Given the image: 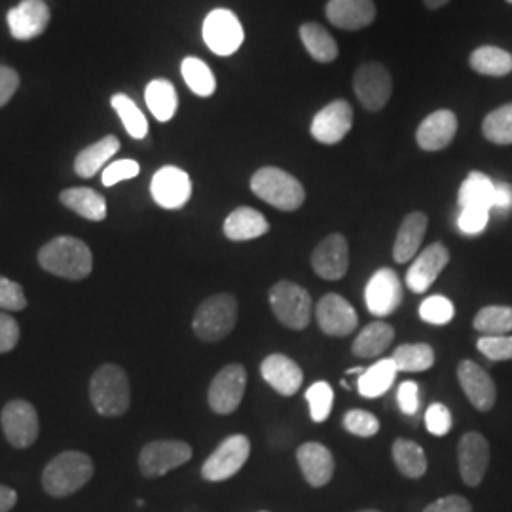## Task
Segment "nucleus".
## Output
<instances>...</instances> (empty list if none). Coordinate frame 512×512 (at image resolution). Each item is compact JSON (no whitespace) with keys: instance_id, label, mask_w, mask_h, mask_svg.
I'll list each match as a JSON object with an SVG mask.
<instances>
[{"instance_id":"nucleus-39","label":"nucleus","mask_w":512,"mask_h":512,"mask_svg":"<svg viewBox=\"0 0 512 512\" xmlns=\"http://www.w3.org/2000/svg\"><path fill=\"white\" fill-rule=\"evenodd\" d=\"M112 109L120 116L124 128L133 139H145L148 133V122L143 110L135 105V101L126 93H116L110 99Z\"/></svg>"},{"instance_id":"nucleus-24","label":"nucleus","mask_w":512,"mask_h":512,"mask_svg":"<svg viewBox=\"0 0 512 512\" xmlns=\"http://www.w3.org/2000/svg\"><path fill=\"white\" fill-rule=\"evenodd\" d=\"M296 459L306 482L313 488L327 486L334 475V458L321 442H306L298 448Z\"/></svg>"},{"instance_id":"nucleus-25","label":"nucleus","mask_w":512,"mask_h":512,"mask_svg":"<svg viewBox=\"0 0 512 512\" xmlns=\"http://www.w3.org/2000/svg\"><path fill=\"white\" fill-rule=\"evenodd\" d=\"M327 18L344 31H361L376 19L374 0H329Z\"/></svg>"},{"instance_id":"nucleus-5","label":"nucleus","mask_w":512,"mask_h":512,"mask_svg":"<svg viewBox=\"0 0 512 512\" xmlns=\"http://www.w3.org/2000/svg\"><path fill=\"white\" fill-rule=\"evenodd\" d=\"M238 321V302L232 294H215L202 302L196 311L192 329L203 342H219L226 338Z\"/></svg>"},{"instance_id":"nucleus-15","label":"nucleus","mask_w":512,"mask_h":512,"mask_svg":"<svg viewBox=\"0 0 512 512\" xmlns=\"http://www.w3.org/2000/svg\"><path fill=\"white\" fill-rule=\"evenodd\" d=\"M353 128V109L348 101H332L325 109L319 110L311 122V135L317 143L336 145L344 141Z\"/></svg>"},{"instance_id":"nucleus-4","label":"nucleus","mask_w":512,"mask_h":512,"mask_svg":"<svg viewBox=\"0 0 512 512\" xmlns=\"http://www.w3.org/2000/svg\"><path fill=\"white\" fill-rule=\"evenodd\" d=\"M90 397L95 410L101 416H124L131 401L128 374L116 365H103L97 368L90 382Z\"/></svg>"},{"instance_id":"nucleus-41","label":"nucleus","mask_w":512,"mask_h":512,"mask_svg":"<svg viewBox=\"0 0 512 512\" xmlns=\"http://www.w3.org/2000/svg\"><path fill=\"white\" fill-rule=\"evenodd\" d=\"M482 133L494 145H512V103L492 110L482 122Z\"/></svg>"},{"instance_id":"nucleus-36","label":"nucleus","mask_w":512,"mask_h":512,"mask_svg":"<svg viewBox=\"0 0 512 512\" xmlns=\"http://www.w3.org/2000/svg\"><path fill=\"white\" fill-rule=\"evenodd\" d=\"M393 461L406 478H421L429 467L423 448L412 440L397 439L393 442Z\"/></svg>"},{"instance_id":"nucleus-32","label":"nucleus","mask_w":512,"mask_h":512,"mask_svg":"<svg viewBox=\"0 0 512 512\" xmlns=\"http://www.w3.org/2000/svg\"><path fill=\"white\" fill-rule=\"evenodd\" d=\"M397 366L393 363V359H382L372 366H368L365 372L359 376V384L357 389L365 399H376L382 397L384 393L389 391V387L397 378Z\"/></svg>"},{"instance_id":"nucleus-18","label":"nucleus","mask_w":512,"mask_h":512,"mask_svg":"<svg viewBox=\"0 0 512 512\" xmlns=\"http://www.w3.org/2000/svg\"><path fill=\"white\" fill-rule=\"evenodd\" d=\"M311 266L315 274L327 281L342 279L348 274L349 268V247L346 238L342 234H330L329 238L323 239L311 255Z\"/></svg>"},{"instance_id":"nucleus-22","label":"nucleus","mask_w":512,"mask_h":512,"mask_svg":"<svg viewBox=\"0 0 512 512\" xmlns=\"http://www.w3.org/2000/svg\"><path fill=\"white\" fill-rule=\"evenodd\" d=\"M260 374L264 382L283 397H293L294 393L300 391L304 382L302 368L291 357L281 353L266 357L260 365Z\"/></svg>"},{"instance_id":"nucleus-55","label":"nucleus","mask_w":512,"mask_h":512,"mask_svg":"<svg viewBox=\"0 0 512 512\" xmlns=\"http://www.w3.org/2000/svg\"><path fill=\"white\" fill-rule=\"evenodd\" d=\"M16 503H18L16 490L0 484V512L12 511L16 507Z\"/></svg>"},{"instance_id":"nucleus-44","label":"nucleus","mask_w":512,"mask_h":512,"mask_svg":"<svg viewBox=\"0 0 512 512\" xmlns=\"http://www.w3.org/2000/svg\"><path fill=\"white\" fill-rule=\"evenodd\" d=\"M344 429L355 437H374L380 431V421L366 410H349L344 416Z\"/></svg>"},{"instance_id":"nucleus-50","label":"nucleus","mask_w":512,"mask_h":512,"mask_svg":"<svg viewBox=\"0 0 512 512\" xmlns=\"http://www.w3.org/2000/svg\"><path fill=\"white\" fill-rule=\"evenodd\" d=\"M19 325L8 313H0V353H8L18 346Z\"/></svg>"},{"instance_id":"nucleus-12","label":"nucleus","mask_w":512,"mask_h":512,"mask_svg":"<svg viewBox=\"0 0 512 512\" xmlns=\"http://www.w3.org/2000/svg\"><path fill=\"white\" fill-rule=\"evenodd\" d=\"M366 308L376 317L395 313L403 302V283L391 268H382L370 277L365 289Z\"/></svg>"},{"instance_id":"nucleus-38","label":"nucleus","mask_w":512,"mask_h":512,"mask_svg":"<svg viewBox=\"0 0 512 512\" xmlns=\"http://www.w3.org/2000/svg\"><path fill=\"white\" fill-rule=\"evenodd\" d=\"M391 359L399 372H425L435 365V351L427 344H404L393 351Z\"/></svg>"},{"instance_id":"nucleus-37","label":"nucleus","mask_w":512,"mask_h":512,"mask_svg":"<svg viewBox=\"0 0 512 512\" xmlns=\"http://www.w3.org/2000/svg\"><path fill=\"white\" fill-rule=\"evenodd\" d=\"M181 73L186 86L200 97H211L217 90L215 74L209 69V65L198 57H186L181 65Z\"/></svg>"},{"instance_id":"nucleus-46","label":"nucleus","mask_w":512,"mask_h":512,"mask_svg":"<svg viewBox=\"0 0 512 512\" xmlns=\"http://www.w3.org/2000/svg\"><path fill=\"white\" fill-rule=\"evenodd\" d=\"M27 306V298L23 293V287L6 279L4 275H0V310L4 311H21Z\"/></svg>"},{"instance_id":"nucleus-45","label":"nucleus","mask_w":512,"mask_h":512,"mask_svg":"<svg viewBox=\"0 0 512 512\" xmlns=\"http://www.w3.org/2000/svg\"><path fill=\"white\" fill-rule=\"evenodd\" d=\"M476 348L490 361H511L512 336H482Z\"/></svg>"},{"instance_id":"nucleus-29","label":"nucleus","mask_w":512,"mask_h":512,"mask_svg":"<svg viewBox=\"0 0 512 512\" xmlns=\"http://www.w3.org/2000/svg\"><path fill=\"white\" fill-rule=\"evenodd\" d=\"M118 150H120V141L114 135H107L92 147L84 148L74 160L76 175L82 179H90L103 169V165L107 164Z\"/></svg>"},{"instance_id":"nucleus-40","label":"nucleus","mask_w":512,"mask_h":512,"mask_svg":"<svg viewBox=\"0 0 512 512\" xmlns=\"http://www.w3.org/2000/svg\"><path fill=\"white\" fill-rule=\"evenodd\" d=\"M475 329L484 336H505L512 332L511 306H486L476 313Z\"/></svg>"},{"instance_id":"nucleus-23","label":"nucleus","mask_w":512,"mask_h":512,"mask_svg":"<svg viewBox=\"0 0 512 512\" xmlns=\"http://www.w3.org/2000/svg\"><path fill=\"white\" fill-rule=\"evenodd\" d=\"M458 133V116L452 110H437L429 114L416 131L421 150L439 152L448 147Z\"/></svg>"},{"instance_id":"nucleus-56","label":"nucleus","mask_w":512,"mask_h":512,"mask_svg":"<svg viewBox=\"0 0 512 512\" xmlns=\"http://www.w3.org/2000/svg\"><path fill=\"white\" fill-rule=\"evenodd\" d=\"M450 0H423V4L427 6V8H431V10H437V8H442V6H446Z\"/></svg>"},{"instance_id":"nucleus-59","label":"nucleus","mask_w":512,"mask_h":512,"mask_svg":"<svg viewBox=\"0 0 512 512\" xmlns=\"http://www.w3.org/2000/svg\"><path fill=\"white\" fill-rule=\"evenodd\" d=\"M262 512H264V511H262Z\"/></svg>"},{"instance_id":"nucleus-3","label":"nucleus","mask_w":512,"mask_h":512,"mask_svg":"<svg viewBox=\"0 0 512 512\" xmlns=\"http://www.w3.org/2000/svg\"><path fill=\"white\" fill-rule=\"evenodd\" d=\"M251 190L262 202L279 211H296L306 202V190L291 173L279 167H262L251 179Z\"/></svg>"},{"instance_id":"nucleus-52","label":"nucleus","mask_w":512,"mask_h":512,"mask_svg":"<svg viewBox=\"0 0 512 512\" xmlns=\"http://www.w3.org/2000/svg\"><path fill=\"white\" fill-rule=\"evenodd\" d=\"M423 512H473V507L463 495H446L427 505Z\"/></svg>"},{"instance_id":"nucleus-27","label":"nucleus","mask_w":512,"mask_h":512,"mask_svg":"<svg viewBox=\"0 0 512 512\" xmlns=\"http://www.w3.org/2000/svg\"><path fill=\"white\" fill-rule=\"evenodd\" d=\"M270 230L266 217L253 207H238L224 220V236L232 241L262 238Z\"/></svg>"},{"instance_id":"nucleus-21","label":"nucleus","mask_w":512,"mask_h":512,"mask_svg":"<svg viewBox=\"0 0 512 512\" xmlns=\"http://www.w3.org/2000/svg\"><path fill=\"white\" fill-rule=\"evenodd\" d=\"M50 23V8L44 0H23L8 12V27L16 40L40 37Z\"/></svg>"},{"instance_id":"nucleus-48","label":"nucleus","mask_w":512,"mask_h":512,"mask_svg":"<svg viewBox=\"0 0 512 512\" xmlns=\"http://www.w3.org/2000/svg\"><path fill=\"white\" fill-rule=\"evenodd\" d=\"M490 220V211L488 209H478V207H467V209H461V215H459L458 226L459 230L467 236H476L480 234L486 224Z\"/></svg>"},{"instance_id":"nucleus-16","label":"nucleus","mask_w":512,"mask_h":512,"mask_svg":"<svg viewBox=\"0 0 512 512\" xmlns=\"http://www.w3.org/2000/svg\"><path fill=\"white\" fill-rule=\"evenodd\" d=\"M459 475L471 488L482 484L490 465V444L480 433H465L458 446Z\"/></svg>"},{"instance_id":"nucleus-9","label":"nucleus","mask_w":512,"mask_h":512,"mask_svg":"<svg viewBox=\"0 0 512 512\" xmlns=\"http://www.w3.org/2000/svg\"><path fill=\"white\" fill-rule=\"evenodd\" d=\"M190 459L192 448L183 440H154L141 450L139 469L147 478H158L188 463Z\"/></svg>"},{"instance_id":"nucleus-8","label":"nucleus","mask_w":512,"mask_h":512,"mask_svg":"<svg viewBox=\"0 0 512 512\" xmlns=\"http://www.w3.org/2000/svg\"><path fill=\"white\" fill-rule=\"evenodd\" d=\"M251 454V442L245 435H232L220 442L219 448L205 459L202 476L209 482H222L238 475Z\"/></svg>"},{"instance_id":"nucleus-57","label":"nucleus","mask_w":512,"mask_h":512,"mask_svg":"<svg viewBox=\"0 0 512 512\" xmlns=\"http://www.w3.org/2000/svg\"><path fill=\"white\" fill-rule=\"evenodd\" d=\"M359 512H382V511H376V509H365V511H359Z\"/></svg>"},{"instance_id":"nucleus-2","label":"nucleus","mask_w":512,"mask_h":512,"mask_svg":"<svg viewBox=\"0 0 512 512\" xmlns=\"http://www.w3.org/2000/svg\"><path fill=\"white\" fill-rule=\"evenodd\" d=\"M93 476V461L82 452L55 456L42 473L44 490L54 497H67L84 488Z\"/></svg>"},{"instance_id":"nucleus-51","label":"nucleus","mask_w":512,"mask_h":512,"mask_svg":"<svg viewBox=\"0 0 512 512\" xmlns=\"http://www.w3.org/2000/svg\"><path fill=\"white\" fill-rule=\"evenodd\" d=\"M397 401L401 406V412L406 416H412L418 412L420 406V387L416 382H403L397 391Z\"/></svg>"},{"instance_id":"nucleus-20","label":"nucleus","mask_w":512,"mask_h":512,"mask_svg":"<svg viewBox=\"0 0 512 512\" xmlns=\"http://www.w3.org/2000/svg\"><path fill=\"white\" fill-rule=\"evenodd\" d=\"M458 378L465 397L476 410L490 412L494 408L497 389L492 376L482 366L476 365L475 361H461L458 366Z\"/></svg>"},{"instance_id":"nucleus-30","label":"nucleus","mask_w":512,"mask_h":512,"mask_svg":"<svg viewBox=\"0 0 512 512\" xmlns=\"http://www.w3.org/2000/svg\"><path fill=\"white\" fill-rule=\"evenodd\" d=\"M393 338H395L393 327L384 321H376L359 332L351 351L359 359H372L382 355L385 349L393 344Z\"/></svg>"},{"instance_id":"nucleus-7","label":"nucleus","mask_w":512,"mask_h":512,"mask_svg":"<svg viewBox=\"0 0 512 512\" xmlns=\"http://www.w3.org/2000/svg\"><path fill=\"white\" fill-rule=\"evenodd\" d=\"M245 38L243 25L232 10L217 8L203 21V40L213 54L220 57L236 54Z\"/></svg>"},{"instance_id":"nucleus-28","label":"nucleus","mask_w":512,"mask_h":512,"mask_svg":"<svg viewBox=\"0 0 512 512\" xmlns=\"http://www.w3.org/2000/svg\"><path fill=\"white\" fill-rule=\"evenodd\" d=\"M59 200L65 207H69L71 211H74L80 217H84V219L99 222V220H105V217H107L105 198L92 188H84V186L69 188V190L61 192Z\"/></svg>"},{"instance_id":"nucleus-17","label":"nucleus","mask_w":512,"mask_h":512,"mask_svg":"<svg viewBox=\"0 0 512 512\" xmlns=\"http://www.w3.org/2000/svg\"><path fill=\"white\" fill-rule=\"evenodd\" d=\"M319 329L329 336H348L359 325L357 311L340 294H325L315 306Z\"/></svg>"},{"instance_id":"nucleus-26","label":"nucleus","mask_w":512,"mask_h":512,"mask_svg":"<svg viewBox=\"0 0 512 512\" xmlns=\"http://www.w3.org/2000/svg\"><path fill=\"white\" fill-rule=\"evenodd\" d=\"M427 226H429V219L421 211H414L404 217L397 239H395V245H393V258L399 264H406L412 258H416L423 238H425Z\"/></svg>"},{"instance_id":"nucleus-54","label":"nucleus","mask_w":512,"mask_h":512,"mask_svg":"<svg viewBox=\"0 0 512 512\" xmlns=\"http://www.w3.org/2000/svg\"><path fill=\"white\" fill-rule=\"evenodd\" d=\"M499 213H511L512 211V186L509 183L495 184L494 205Z\"/></svg>"},{"instance_id":"nucleus-35","label":"nucleus","mask_w":512,"mask_h":512,"mask_svg":"<svg viewBox=\"0 0 512 512\" xmlns=\"http://www.w3.org/2000/svg\"><path fill=\"white\" fill-rule=\"evenodd\" d=\"M469 65L482 76H507L512 73V55L497 46H480L469 57Z\"/></svg>"},{"instance_id":"nucleus-6","label":"nucleus","mask_w":512,"mask_h":512,"mask_svg":"<svg viewBox=\"0 0 512 512\" xmlns=\"http://www.w3.org/2000/svg\"><path fill=\"white\" fill-rule=\"evenodd\" d=\"M270 306L279 323L287 329L304 330L311 321L313 302L304 287L293 281H279L270 289Z\"/></svg>"},{"instance_id":"nucleus-13","label":"nucleus","mask_w":512,"mask_h":512,"mask_svg":"<svg viewBox=\"0 0 512 512\" xmlns=\"http://www.w3.org/2000/svg\"><path fill=\"white\" fill-rule=\"evenodd\" d=\"M150 194L154 202L164 209H181L192 196V181L183 169L175 165H165L154 173Z\"/></svg>"},{"instance_id":"nucleus-47","label":"nucleus","mask_w":512,"mask_h":512,"mask_svg":"<svg viewBox=\"0 0 512 512\" xmlns=\"http://www.w3.org/2000/svg\"><path fill=\"white\" fill-rule=\"evenodd\" d=\"M425 427L431 435L444 437L452 429V414L442 403L431 404L425 412Z\"/></svg>"},{"instance_id":"nucleus-14","label":"nucleus","mask_w":512,"mask_h":512,"mask_svg":"<svg viewBox=\"0 0 512 512\" xmlns=\"http://www.w3.org/2000/svg\"><path fill=\"white\" fill-rule=\"evenodd\" d=\"M2 429L14 448H29L38 439V414L27 401H12L2 410Z\"/></svg>"},{"instance_id":"nucleus-19","label":"nucleus","mask_w":512,"mask_h":512,"mask_svg":"<svg viewBox=\"0 0 512 512\" xmlns=\"http://www.w3.org/2000/svg\"><path fill=\"white\" fill-rule=\"evenodd\" d=\"M448 262L450 251L442 243H433L427 249H423L406 274L408 289L418 294L429 291V287L437 281L440 272L448 266Z\"/></svg>"},{"instance_id":"nucleus-10","label":"nucleus","mask_w":512,"mask_h":512,"mask_svg":"<svg viewBox=\"0 0 512 512\" xmlns=\"http://www.w3.org/2000/svg\"><path fill=\"white\" fill-rule=\"evenodd\" d=\"M353 90L366 110L384 109L393 93L391 74L382 63H365L353 76Z\"/></svg>"},{"instance_id":"nucleus-53","label":"nucleus","mask_w":512,"mask_h":512,"mask_svg":"<svg viewBox=\"0 0 512 512\" xmlns=\"http://www.w3.org/2000/svg\"><path fill=\"white\" fill-rule=\"evenodd\" d=\"M19 88V74L10 69L0 65V109L14 97V93L18 92Z\"/></svg>"},{"instance_id":"nucleus-33","label":"nucleus","mask_w":512,"mask_h":512,"mask_svg":"<svg viewBox=\"0 0 512 512\" xmlns=\"http://www.w3.org/2000/svg\"><path fill=\"white\" fill-rule=\"evenodd\" d=\"M145 101L158 122H169L179 107V97H177L175 86L164 78H156L148 84Z\"/></svg>"},{"instance_id":"nucleus-43","label":"nucleus","mask_w":512,"mask_h":512,"mask_svg":"<svg viewBox=\"0 0 512 512\" xmlns=\"http://www.w3.org/2000/svg\"><path fill=\"white\" fill-rule=\"evenodd\" d=\"M454 304L446 296H429L420 306V317L431 325H448L454 319Z\"/></svg>"},{"instance_id":"nucleus-11","label":"nucleus","mask_w":512,"mask_h":512,"mask_svg":"<svg viewBox=\"0 0 512 512\" xmlns=\"http://www.w3.org/2000/svg\"><path fill=\"white\" fill-rule=\"evenodd\" d=\"M247 387V372L241 365H228L220 370L209 387V406L217 414H232L243 401Z\"/></svg>"},{"instance_id":"nucleus-31","label":"nucleus","mask_w":512,"mask_h":512,"mask_svg":"<svg viewBox=\"0 0 512 512\" xmlns=\"http://www.w3.org/2000/svg\"><path fill=\"white\" fill-rule=\"evenodd\" d=\"M495 196V183L484 173L473 171L459 188L458 202L461 209L478 207L492 211Z\"/></svg>"},{"instance_id":"nucleus-49","label":"nucleus","mask_w":512,"mask_h":512,"mask_svg":"<svg viewBox=\"0 0 512 512\" xmlns=\"http://www.w3.org/2000/svg\"><path fill=\"white\" fill-rule=\"evenodd\" d=\"M139 173H141V165L137 164L135 160H120V162H114L103 169V184L114 186V184L137 177Z\"/></svg>"},{"instance_id":"nucleus-58","label":"nucleus","mask_w":512,"mask_h":512,"mask_svg":"<svg viewBox=\"0 0 512 512\" xmlns=\"http://www.w3.org/2000/svg\"><path fill=\"white\" fill-rule=\"evenodd\" d=\"M509 2H512V0H509Z\"/></svg>"},{"instance_id":"nucleus-34","label":"nucleus","mask_w":512,"mask_h":512,"mask_svg":"<svg viewBox=\"0 0 512 512\" xmlns=\"http://www.w3.org/2000/svg\"><path fill=\"white\" fill-rule=\"evenodd\" d=\"M300 38L317 63H332L338 57V44L323 25L304 23L300 27Z\"/></svg>"},{"instance_id":"nucleus-42","label":"nucleus","mask_w":512,"mask_h":512,"mask_svg":"<svg viewBox=\"0 0 512 512\" xmlns=\"http://www.w3.org/2000/svg\"><path fill=\"white\" fill-rule=\"evenodd\" d=\"M306 401L310 404L311 420L315 423H323L330 416L332 403H334V391L327 382H315L306 391Z\"/></svg>"},{"instance_id":"nucleus-1","label":"nucleus","mask_w":512,"mask_h":512,"mask_svg":"<svg viewBox=\"0 0 512 512\" xmlns=\"http://www.w3.org/2000/svg\"><path fill=\"white\" fill-rule=\"evenodd\" d=\"M38 264L50 274L80 281L92 274L93 256L82 239L61 236L40 249Z\"/></svg>"}]
</instances>
